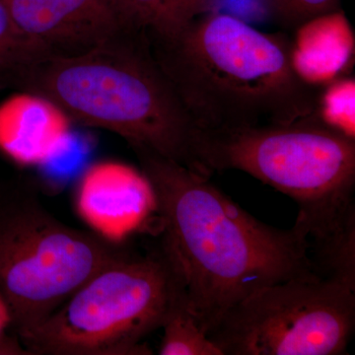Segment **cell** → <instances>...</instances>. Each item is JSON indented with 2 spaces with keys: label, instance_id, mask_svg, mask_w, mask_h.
<instances>
[{
  "label": "cell",
  "instance_id": "1",
  "mask_svg": "<svg viewBox=\"0 0 355 355\" xmlns=\"http://www.w3.org/2000/svg\"><path fill=\"white\" fill-rule=\"evenodd\" d=\"M160 217L159 244L183 286L187 307L209 334L254 291L286 280L323 277L307 229H279L233 202L202 174L132 146Z\"/></svg>",
  "mask_w": 355,
  "mask_h": 355
},
{
  "label": "cell",
  "instance_id": "2",
  "mask_svg": "<svg viewBox=\"0 0 355 355\" xmlns=\"http://www.w3.org/2000/svg\"><path fill=\"white\" fill-rule=\"evenodd\" d=\"M200 132L291 123L314 113L317 88L292 67L291 39L212 10L179 31L148 38Z\"/></svg>",
  "mask_w": 355,
  "mask_h": 355
},
{
  "label": "cell",
  "instance_id": "3",
  "mask_svg": "<svg viewBox=\"0 0 355 355\" xmlns=\"http://www.w3.org/2000/svg\"><path fill=\"white\" fill-rule=\"evenodd\" d=\"M6 86L44 96L72 121L202 173L196 155L200 130L144 33L127 30L77 55H46L18 70Z\"/></svg>",
  "mask_w": 355,
  "mask_h": 355
},
{
  "label": "cell",
  "instance_id": "4",
  "mask_svg": "<svg viewBox=\"0 0 355 355\" xmlns=\"http://www.w3.org/2000/svg\"><path fill=\"white\" fill-rule=\"evenodd\" d=\"M198 168L238 170L292 198L320 266L355 259V139L314 113L291 123L200 132Z\"/></svg>",
  "mask_w": 355,
  "mask_h": 355
},
{
  "label": "cell",
  "instance_id": "5",
  "mask_svg": "<svg viewBox=\"0 0 355 355\" xmlns=\"http://www.w3.org/2000/svg\"><path fill=\"white\" fill-rule=\"evenodd\" d=\"M128 251L60 221L25 184H0V297L18 342Z\"/></svg>",
  "mask_w": 355,
  "mask_h": 355
},
{
  "label": "cell",
  "instance_id": "6",
  "mask_svg": "<svg viewBox=\"0 0 355 355\" xmlns=\"http://www.w3.org/2000/svg\"><path fill=\"white\" fill-rule=\"evenodd\" d=\"M182 300L183 286L160 244L146 254L130 250L19 343L26 354H150L140 343Z\"/></svg>",
  "mask_w": 355,
  "mask_h": 355
},
{
  "label": "cell",
  "instance_id": "7",
  "mask_svg": "<svg viewBox=\"0 0 355 355\" xmlns=\"http://www.w3.org/2000/svg\"><path fill=\"white\" fill-rule=\"evenodd\" d=\"M354 330V280L300 277L254 291L207 336L222 355H338Z\"/></svg>",
  "mask_w": 355,
  "mask_h": 355
},
{
  "label": "cell",
  "instance_id": "8",
  "mask_svg": "<svg viewBox=\"0 0 355 355\" xmlns=\"http://www.w3.org/2000/svg\"><path fill=\"white\" fill-rule=\"evenodd\" d=\"M18 31L49 55L91 50L128 27L118 0H3Z\"/></svg>",
  "mask_w": 355,
  "mask_h": 355
},
{
  "label": "cell",
  "instance_id": "9",
  "mask_svg": "<svg viewBox=\"0 0 355 355\" xmlns=\"http://www.w3.org/2000/svg\"><path fill=\"white\" fill-rule=\"evenodd\" d=\"M71 123L51 100L22 91L0 107V147L18 162L43 163L69 144Z\"/></svg>",
  "mask_w": 355,
  "mask_h": 355
},
{
  "label": "cell",
  "instance_id": "10",
  "mask_svg": "<svg viewBox=\"0 0 355 355\" xmlns=\"http://www.w3.org/2000/svg\"><path fill=\"white\" fill-rule=\"evenodd\" d=\"M294 32L291 39L292 67L308 85L324 87L345 76L354 64V30L340 9L315 16Z\"/></svg>",
  "mask_w": 355,
  "mask_h": 355
},
{
  "label": "cell",
  "instance_id": "11",
  "mask_svg": "<svg viewBox=\"0 0 355 355\" xmlns=\"http://www.w3.org/2000/svg\"><path fill=\"white\" fill-rule=\"evenodd\" d=\"M128 29L163 38L212 10L216 0H118Z\"/></svg>",
  "mask_w": 355,
  "mask_h": 355
},
{
  "label": "cell",
  "instance_id": "12",
  "mask_svg": "<svg viewBox=\"0 0 355 355\" xmlns=\"http://www.w3.org/2000/svg\"><path fill=\"white\" fill-rule=\"evenodd\" d=\"M161 329L163 338L158 349L160 355H222L198 326L184 300L173 308Z\"/></svg>",
  "mask_w": 355,
  "mask_h": 355
},
{
  "label": "cell",
  "instance_id": "13",
  "mask_svg": "<svg viewBox=\"0 0 355 355\" xmlns=\"http://www.w3.org/2000/svg\"><path fill=\"white\" fill-rule=\"evenodd\" d=\"M314 114L327 127L355 139V80L345 76L317 93Z\"/></svg>",
  "mask_w": 355,
  "mask_h": 355
},
{
  "label": "cell",
  "instance_id": "14",
  "mask_svg": "<svg viewBox=\"0 0 355 355\" xmlns=\"http://www.w3.org/2000/svg\"><path fill=\"white\" fill-rule=\"evenodd\" d=\"M46 55L38 44L18 31L3 0H0V85L6 86L15 72Z\"/></svg>",
  "mask_w": 355,
  "mask_h": 355
},
{
  "label": "cell",
  "instance_id": "15",
  "mask_svg": "<svg viewBox=\"0 0 355 355\" xmlns=\"http://www.w3.org/2000/svg\"><path fill=\"white\" fill-rule=\"evenodd\" d=\"M266 3L272 17L292 30L315 16L340 9V0H266Z\"/></svg>",
  "mask_w": 355,
  "mask_h": 355
},
{
  "label": "cell",
  "instance_id": "16",
  "mask_svg": "<svg viewBox=\"0 0 355 355\" xmlns=\"http://www.w3.org/2000/svg\"><path fill=\"white\" fill-rule=\"evenodd\" d=\"M10 331V317L4 301L0 297V354H11L10 352H24L16 343H19L15 336H8ZM11 333V331H10Z\"/></svg>",
  "mask_w": 355,
  "mask_h": 355
}]
</instances>
